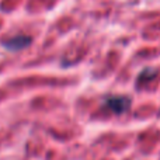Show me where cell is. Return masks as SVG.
<instances>
[{
    "label": "cell",
    "mask_w": 160,
    "mask_h": 160,
    "mask_svg": "<svg viewBox=\"0 0 160 160\" xmlns=\"http://www.w3.org/2000/svg\"><path fill=\"white\" fill-rule=\"evenodd\" d=\"M105 105L110 108L112 112L115 114H122L125 111L129 110L131 107V100L125 96H114V97H110L107 98L105 101Z\"/></svg>",
    "instance_id": "6da1fadb"
},
{
    "label": "cell",
    "mask_w": 160,
    "mask_h": 160,
    "mask_svg": "<svg viewBox=\"0 0 160 160\" xmlns=\"http://www.w3.org/2000/svg\"><path fill=\"white\" fill-rule=\"evenodd\" d=\"M31 41L32 39L27 35H17V37H13V38H8L6 41H3V47L8 51H20V49L27 48L31 44Z\"/></svg>",
    "instance_id": "7a4b0ae2"
}]
</instances>
